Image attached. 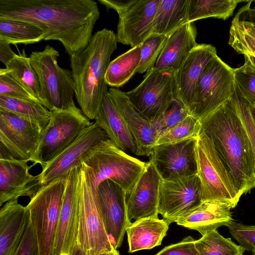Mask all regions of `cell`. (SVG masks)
<instances>
[{
    "instance_id": "cell-1",
    "label": "cell",
    "mask_w": 255,
    "mask_h": 255,
    "mask_svg": "<svg viewBox=\"0 0 255 255\" xmlns=\"http://www.w3.org/2000/svg\"><path fill=\"white\" fill-rule=\"evenodd\" d=\"M100 17L94 0H0V18L30 23L57 40L71 56L84 50Z\"/></svg>"
},
{
    "instance_id": "cell-2",
    "label": "cell",
    "mask_w": 255,
    "mask_h": 255,
    "mask_svg": "<svg viewBox=\"0 0 255 255\" xmlns=\"http://www.w3.org/2000/svg\"><path fill=\"white\" fill-rule=\"evenodd\" d=\"M241 194L255 188V151L233 96L200 120Z\"/></svg>"
},
{
    "instance_id": "cell-3",
    "label": "cell",
    "mask_w": 255,
    "mask_h": 255,
    "mask_svg": "<svg viewBox=\"0 0 255 255\" xmlns=\"http://www.w3.org/2000/svg\"><path fill=\"white\" fill-rule=\"evenodd\" d=\"M117 43L116 34L105 28L93 35L84 50L70 56L75 96L89 120H95L108 91L105 75Z\"/></svg>"
},
{
    "instance_id": "cell-4",
    "label": "cell",
    "mask_w": 255,
    "mask_h": 255,
    "mask_svg": "<svg viewBox=\"0 0 255 255\" xmlns=\"http://www.w3.org/2000/svg\"><path fill=\"white\" fill-rule=\"evenodd\" d=\"M146 164L118 148L108 138L82 164L87 172L95 193L101 182L110 179L122 187L128 196Z\"/></svg>"
},
{
    "instance_id": "cell-5",
    "label": "cell",
    "mask_w": 255,
    "mask_h": 255,
    "mask_svg": "<svg viewBox=\"0 0 255 255\" xmlns=\"http://www.w3.org/2000/svg\"><path fill=\"white\" fill-rule=\"evenodd\" d=\"M59 56L58 51L49 45L42 51L31 52L29 55L39 79L40 103L50 111L67 110L76 106L72 73L58 65Z\"/></svg>"
},
{
    "instance_id": "cell-6",
    "label": "cell",
    "mask_w": 255,
    "mask_h": 255,
    "mask_svg": "<svg viewBox=\"0 0 255 255\" xmlns=\"http://www.w3.org/2000/svg\"><path fill=\"white\" fill-rule=\"evenodd\" d=\"M196 151L202 201H219L232 209L236 207L242 195L212 140L201 130L197 137Z\"/></svg>"
},
{
    "instance_id": "cell-7",
    "label": "cell",
    "mask_w": 255,
    "mask_h": 255,
    "mask_svg": "<svg viewBox=\"0 0 255 255\" xmlns=\"http://www.w3.org/2000/svg\"><path fill=\"white\" fill-rule=\"evenodd\" d=\"M79 224L77 245L85 255L112 252L101 209L84 167H80L77 186Z\"/></svg>"
},
{
    "instance_id": "cell-8",
    "label": "cell",
    "mask_w": 255,
    "mask_h": 255,
    "mask_svg": "<svg viewBox=\"0 0 255 255\" xmlns=\"http://www.w3.org/2000/svg\"><path fill=\"white\" fill-rule=\"evenodd\" d=\"M51 117L43 129L39 143L29 161L42 169L72 144L93 123L76 106L67 110L50 111Z\"/></svg>"
},
{
    "instance_id": "cell-9",
    "label": "cell",
    "mask_w": 255,
    "mask_h": 255,
    "mask_svg": "<svg viewBox=\"0 0 255 255\" xmlns=\"http://www.w3.org/2000/svg\"><path fill=\"white\" fill-rule=\"evenodd\" d=\"M175 72L153 67L139 85L126 92L132 106L146 120L155 121L177 99Z\"/></svg>"
},
{
    "instance_id": "cell-10",
    "label": "cell",
    "mask_w": 255,
    "mask_h": 255,
    "mask_svg": "<svg viewBox=\"0 0 255 255\" xmlns=\"http://www.w3.org/2000/svg\"><path fill=\"white\" fill-rule=\"evenodd\" d=\"M67 177L41 186L26 206L37 238L39 255H52Z\"/></svg>"
},
{
    "instance_id": "cell-11",
    "label": "cell",
    "mask_w": 255,
    "mask_h": 255,
    "mask_svg": "<svg viewBox=\"0 0 255 255\" xmlns=\"http://www.w3.org/2000/svg\"><path fill=\"white\" fill-rule=\"evenodd\" d=\"M236 90L233 68L217 56L208 63L199 79L190 115L201 120L231 99Z\"/></svg>"
},
{
    "instance_id": "cell-12",
    "label": "cell",
    "mask_w": 255,
    "mask_h": 255,
    "mask_svg": "<svg viewBox=\"0 0 255 255\" xmlns=\"http://www.w3.org/2000/svg\"><path fill=\"white\" fill-rule=\"evenodd\" d=\"M119 15L118 42L138 46L150 34L154 17L160 0H98Z\"/></svg>"
},
{
    "instance_id": "cell-13",
    "label": "cell",
    "mask_w": 255,
    "mask_h": 255,
    "mask_svg": "<svg viewBox=\"0 0 255 255\" xmlns=\"http://www.w3.org/2000/svg\"><path fill=\"white\" fill-rule=\"evenodd\" d=\"M108 138L106 132L95 122L93 123L72 144L42 168L38 174L41 185L66 177L71 170L81 166Z\"/></svg>"
},
{
    "instance_id": "cell-14",
    "label": "cell",
    "mask_w": 255,
    "mask_h": 255,
    "mask_svg": "<svg viewBox=\"0 0 255 255\" xmlns=\"http://www.w3.org/2000/svg\"><path fill=\"white\" fill-rule=\"evenodd\" d=\"M43 130L30 121L0 110V159L29 161Z\"/></svg>"
},
{
    "instance_id": "cell-15",
    "label": "cell",
    "mask_w": 255,
    "mask_h": 255,
    "mask_svg": "<svg viewBox=\"0 0 255 255\" xmlns=\"http://www.w3.org/2000/svg\"><path fill=\"white\" fill-rule=\"evenodd\" d=\"M202 201L197 174L168 179L161 178L158 213L170 224Z\"/></svg>"
},
{
    "instance_id": "cell-16",
    "label": "cell",
    "mask_w": 255,
    "mask_h": 255,
    "mask_svg": "<svg viewBox=\"0 0 255 255\" xmlns=\"http://www.w3.org/2000/svg\"><path fill=\"white\" fill-rule=\"evenodd\" d=\"M80 166L71 170L67 177L51 255H71L77 245L79 224L77 186Z\"/></svg>"
},
{
    "instance_id": "cell-17",
    "label": "cell",
    "mask_w": 255,
    "mask_h": 255,
    "mask_svg": "<svg viewBox=\"0 0 255 255\" xmlns=\"http://www.w3.org/2000/svg\"><path fill=\"white\" fill-rule=\"evenodd\" d=\"M197 138L154 145L149 160L153 163L162 179L197 174Z\"/></svg>"
},
{
    "instance_id": "cell-18",
    "label": "cell",
    "mask_w": 255,
    "mask_h": 255,
    "mask_svg": "<svg viewBox=\"0 0 255 255\" xmlns=\"http://www.w3.org/2000/svg\"><path fill=\"white\" fill-rule=\"evenodd\" d=\"M95 194L107 234L113 247L117 250L131 223L127 215L126 193L116 183L107 179L99 184Z\"/></svg>"
},
{
    "instance_id": "cell-19",
    "label": "cell",
    "mask_w": 255,
    "mask_h": 255,
    "mask_svg": "<svg viewBox=\"0 0 255 255\" xmlns=\"http://www.w3.org/2000/svg\"><path fill=\"white\" fill-rule=\"evenodd\" d=\"M161 177L153 163L146 162L142 173L127 196L129 221L145 218H158V203Z\"/></svg>"
},
{
    "instance_id": "cell-20",
    "label": "cell",
    "mask_w": 255,
    "mask_h": 255,
    "mask_svg": "<svg viewBox=\"0 0 255 255\" xmlns=\"http://www.w3.org/2000/svg\"><path fill=\"white\" fill-rule=\"evenodd\" d=\"M29 161L0 159V206L27 196L31 199L41 187L38 175L29 173Z\"/></svg>"
},
{
    "instance_id": "cell-21",
    "label": "cell",
    "mask_w": 255,
    "mask_h": 255,
    "mask_svg": "<svg viewBox=\"0 0 255 255\" xmlns=\"http://www.w3.org/2000/svg\"><path fill=\"white\" fill-rule=\"evenodd\" d=\"M217 56V50L214 46L198 44L176 71L177 99L188 110L193 103L196 87L204 69Z\"/></svg>"
},
{
    "instance_id": "cell-22",
    "label": "cell",
    "mask_w": 255,
    "mask_h": 255,
    "mask_svg": "<svg viewBox=\"0 0 255 255\" xmlns=\"http://www.w3.org/2000/svg\"><path fill=\"white\" fill-rule=\"evenodd\" d=\"M108 92L124 117L136 146V155L150 156L157 135L152 123L134 108L126 92L111 88Z\"/></svg>"
},
{
    "instance_id": "cell-23",
    "label": "cell",
    "mask_w": 255,
    "mask_h": 255,
    "mask_svg": "<svg viewBox=\"0 0 255 255\" xmlns=\"http://www.w3.org/2000/svg\"><path fill=\"white\" fill-rule=\"evenodd\" d=\"M30 220L26 207L17 199L4 203L0 211V255H15Z\"/></svg>"
},
{
    "instance_id": "cell-24",
    "label": "cell",
    "mask_w": 255,
    "mask_h": 255,
    "mask_svg": "<svg viewBox=\"0 0 255 255\" xmlns=\"http://www.w3.org/2000/svg\"><path fill=\"white\" fill-rule=\"evenodd\" d=\"M232 209L229 204L222 201H203L178 218L175 222L189 229L196 230L204 236L221 226H228L233 221Z\"/></svg>"
},
{
    "instance_id": "cell-25",
    "label": "cell",
    "mask_w": 255,
    "mask_h": 255,
    "mask_svg": "<svg viewBox=\"0 0 255 255\" xmlns=\"http://www.w3.org/2000/svg\"><path fill=\"white\" fill-rule=\"evenodd\" d=\"M95 122L120 149L136 155V146L126 122L108 91Z\"/></svg>"
},
{
    "instance_id": "cell-26",
    "label": "cell",
    "mask_w": 255,
    "mask_h": 255,
    "mask_svg": "<svg viewBox=\"0 0 255 255\" xmlns=\"http://www.w3.org/2000/svg\"><path fill=\"white\" fill-rule=\"evenodd\" d=\"M194 22H188L168 35L154 68L177 71L190 51L198 44Z\"/></svg>"
},
{
    "instance_id": "cell-27",
    "label": "cell",
    "mask_w": 255,
    "mask_h": 255,
    "mask_svg": "<svg viewBox=\"0 0 255 255\" xmlns=\"http://www.w3.org/2000/svg\"><path fill=\"white\" fill-rule=\"evenodd\" d=\"M170 223L165 219L145 218L132 222L127 228L128 252L151 249L161 244Z\"/></svg>"
},
{
    "instance_id": "cell-28",
    "label": "cell",
    "mask_w": 255,
    "mask_h": 255,
    "mask_svg": "<svg viewBox=\"0 0 255 255\" xmlns=\"http://www.w3.org/2000/svg\"><path fill=\"white\" fill-rule=\"evenodd\" d=\"M189 3V0H160L150 35L168 36L188 22Z\"/></svg>"
},
{
    "instance_id": "cell-29",
    "label": "cell",
    "mask_w": 255,
    "mask_h": 255,
    "mask_svg": "<svg viewBox=\"0 0 255 255\" xmlns=\"http://www.w3.org/2000/svg\"><path fill=\"white\" fill-rule=\"evenodd\" d=\"M0 110L30 121L43 129L48 125L50 111L40 103L0 95Z\"/></svg>"
},
{
    "instance_id": "cell-30",
    "label": "cell",
    "mask_w": 255,
    "mask_h": 255,
    "mask_svg": "<svg viewBox=\"0 0 255 255\" xmlns=\"http://www.w3.org/2000/svg\"><path fill=\"white\" fill-rule=\"evenodd\" d=\"M140 61L139 45L111 61L105 75L107 85L117 88L124 85L136 73Z\"/></svg>"
},
{
    "instance_id": "cell-31",
    "label": "cell",
    "mask_w": 255,
    "mask_h": 255,
    "mask_svg": "<svg viewBox=\"0 0 255 255\" xmlns=\"http://www.w3.org/2000/svg\"><path fill=\"white\" fill-rule=\"evenodd\" d=\"M245 0H189L188 20L195 21L208 17L226 20L231 16L238 4Z\"/></svg>"
},
{
    "instance_id": "cell-32",
    "label": "cell",
    "mask_w": 255,
    "mask_h": 255,
    "mask_svg": "<svg viewBox=\"0 0 255 255\" xmlns=\"http://www.w3.org/2000/svg\"><path fill=\"white\" fill-rule=\"evenodd\" d=\"M45 33L38 26L24 21L0 18V40L9 44H33L44 40Z\"/></svg>"
},
{
    "instance_id": "cell-33",
    "label": "cell",
    "mask_w": 255,
    "mask_h": 255,
    "mask_svg": "<svg viewBox=\"0 0 255 255\" xmlns=\"http://www.w3.org/2000/svg\"><path fill=\"white\" fill-rule=\"evenodd\" d=\"M5 66L7 73L40 103L38 76L25 51L16 54Z\"/></svg>"
},
{
    "instance_id": "cell-34",
    "label": "cell",
    "mask_w": 255,
    "mask_h": 255,
    "mask_svg": "<svg viewBox=\"0 0 255 255\" xmlns=\"http://www.w3.org/2000/svg\"><path fill=\"white\" fill-rule=\"evenodd\" d=\"M195 246L201 255H243L246 251L230 238H226L217 230L195 241Z\"/></svg>"
},
{
    "instance_id": "cell-35",
    "label": "cell",
    "mask_w": 255,
    "mask_h": 255,
    "mask_svg": "<svg viewBox=\"0 0 255 255\" xmlns=\"http://www.w3.org/2000/svg\"><path fill=\"white\" fill-rule=\"evenodd\" d=\"M228 44L239 54L255 56V22L234 17L230 28Z\"/></svg>"
},
{
    "instance_id": "cell-36",
    "label": "cell",
    "mask_w": 255,
    "mask_h": 255,
    "mask_svg": "<svg viewBox=\"0 0 255 255\" xmlns=\"http://www.w3.org/2000/svg\"><path fill=\"white\" fill-rule=\"evenodd\" d=\"M201 128L200 120L189 115L173 128L158 136L154 145L197 138Z\"/></svg>"
},
{
    "instance_id": "cell-37",
    "label": "cell",
    "mask_w": 255,
    "mask_h": 255,
    "mask_svg": "<svg viewBox=\"0 0 255 255\" xmlns=\"http://www.w3.org/2000/svg\"><path fill=\"white\" fill-rule=\"evenodd\" d=\"M244 57V64L233 68L236 89L247 103L255 108V68L246 55Z\"/></svg>"
},
{
    "instance_id": "cell-38",
    "label": "cell",
    "mask_w": 255,
    "mask_h": 255,
    "mask_svg": "<svg viewBox=\"0 0 255 255\" xmlns=\"http://www.w3.org/2000/svg\"><path fill=\"white\" fill-rule=\"evenodd\" d=\"M168 36L151 34L141 43L140 61L136 73H146L154 67Z\"/></svg>"
},
{
    "instance_id": "cell-39",
    "label": "cell",
    "mask_w": 255,
    "mask_h": 255,
    "mask_svg": "<svg viewBox=\"0 0 255 255\" xmlns=\"http://www.w3.org/2000/svg\"><path fill=\"white\" fill-rule=\"evenodd\" d=\"M189 115L188 110L184 105L178 99H175L161 116L151 122L157 137L177 125Z\"/></svg>"
},
{
    "instance_id": "cell-40",
    "label": "cell",
    "mask_w": 255,
    "mask_h": 255,
    "mask_svg": "<svg viewBox=\"0 0 255 255\" xmlns=\"http://www.w3.org/2000/svg\"><path fill=\"white\" fill-rule=\"evenodd\" d=\"M0 95L37 101L27 91L7 73L5 68L0 69Z\"/></svg>"
},
{
    "instance_id": "cell-41",
    "label": "cell",
    "mask_w": 255,
    "mask_h": 255,
    "mask_svg": "<svg viewBox=\"0 0 255 255\" xmlns=\"http://www.w3.org/2000/svg\"><path fill=\"white\" fill-rule=\"evenodd\" d=\"M227 227L233 237L245 250H255V225H246L233 221Z\"/></svg>"
},
{
    "instance_id": "cell-42",
    "label": "cell",
    "mask_w": 255,
    "mask_h": 255,
    "mask_svg": "<svg viewBox=\"0 0 255 255\" xmlns=\"http://www.w3.org/2000/svg\"><path fill=\"white\" fill-rule=\"evenodd\" d=\"M238 114L247 130L255 151V123L252 118L249 104L236 89L233 96Z\"/></svg>"
},
{
    "instance_id": "cell-43",
    "label": "cell",
    "mask_w": 255,
    "mask_h": 255,
    "mask_svg": "<svg viewBox=\"0 0 255 255\" xmlns=\"http://www.w3.org/2000/svg\"><path fill=\"white\" fill-rule=\"evenodd\" d=\"M195 240L191 236L180 242L166 246L155 255H201L195 246Z\"/></svg>"
},
{
    "instance_id": "cell-44",
    "label": "cell",
    "mask_w": 255,
    "mask_h": 255,
    "mask_svg": "<svg viewBox=\"0 0 255 255\" xmlns=\"http://www.w3.org/2000/svg\"><path fill=\"white\" fill-rule=\"evenodd\" d=\"M15 255H39L37 238L30 220L24 236Z\"/></svg>"
},
{
    "instance_id": "cell-45",
    "label": "cell",
    "mask_w": 255,
    "mask_h": 255,
    "mask_svg": "<svg viewBox=\"0 0 255 255\" xmlns=\"http://www.w3.org/2000/svg\"><path fill=\"white\" fill-rule=\"evenodd\" d=\"M238 19L255 22V0H247L235 16Z\"/></svg>"
},
{
    "instance_id": "cell-46",
    "label": "cell",
    "mask_w": 255,
    "mask_h": 255,
    "mask_svg": "<svg viewBox=\"0 0 255 255\" xmlns=\"http://www.w3.org/2000/svg\"><path fill=\"white\" fill-rule=\"evenodd\" d=\"M15 55L11 50L10 44L0 40V61L5 66Z\"/></svg>"
},
{
    "instance_id": "cell-47",
    "label": "cell",
    "mask_w": 255,
    "mask_h": 255,
    "mask_svg": "<svg viewBox=\"0 0 255 255\" xmlns=\"http://www.w3.org/2000/svg\"><path fill=\"white\" fill-rule=\"evenodd\" d=\"M71 255H85V254L77 245Z\"/></svg>"
},
{
    "instance_id": "cell-48",
    "label": "cell",
    "mask_w": 255,
    "mask_h": 255,
    "mask_svg": "<svg viewBox=\"0 0 255 255\" xmlns=\"http://www.w3.org/2000/svg\"><path fill=\"white\" fill-rule=\"evenodd\" d=\"M98 255H120V253L117 250H115L112 252L104 253Z\"/></svg>"
},
{
    "instance_id": "cell-49",
    "label": "cell",
    "mask_w": 255,
    "mask_h": 255,
    "mask_svg": "<svg viewBox=\"0 0 255 255\" xmlns=\"http://www.w3.org/2000/svg\"><path fill=\"white\" fill-rule=\"evenodd\" d=\"M246 55L249 60L250 61L252 65L254 66V67L255 68V56H253L249 55Z\"/></svg>"
},
{
    "instance_id": "cell-50",
    "label": "cell",
    "mask_w": 255,
    "mask_h": 255,
    "mask_svg": "<svg viewBox=\"0 0 255 255\" xmlns=\"http://www.w3.org/2000/svg\"><path fill=\"white\" fill-rule=\"evenodd\" d=\"M249 107L252 118L254 121V123H255V108L251 107L250 105Z\"/></svg>"
},
{
    "instance_id": "cell-51",
    "label": "cell",
    "mask_w": 255,
    "mask_h": 255,
    "mask_svg": "<svg viewBox=\"0 0 255 255\" xmlns=\"http://www.w3.org/2000/svg\"><path fill=\"white\" fill-rule=\"evenodd\" d=\"M252 253H253V255H255V250H254L252 251Z\"/></svg>"
}]
</instances>
